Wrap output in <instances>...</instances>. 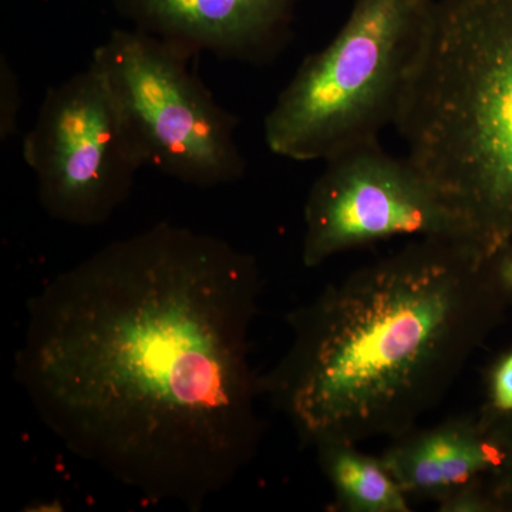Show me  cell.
Instances as JSON below:
<instances>
[{
	"mask_svg": "<svg viewBox=\"0 0 512 512\" xmlns=\"http://www.w3.org/2000/svg\"><path fill=\"white\" fill-rule=\"evenodd\" d=\"M261 291L254 255L160 222L30 299L16 382L73 456L148 503L198 511L261 443Z\"/></svg>",
	"mask_w": 512,
	"mask_h": 512,
	"instance_id": "6da1fadb",
	"label": "cell"
},
{
	"mask_svg": "<svg viewBox=\"0 0 512 512\" xmlns=\"http://www.w3.org/2000/svg\"><path fill=\"white\" fill-rule=\"evenodd\" d=\"M484 261L468 242L413 239L289 312L262 386L303 446L394 440L443 402L497 302Z\"/></svg>",
	"mask_w": 512,
	"mask_h": 512,
	"instance_id": "7a4b0ae2",
	"label": "cell"
},
{
	"mask_svg": "<svg viewBox=\"0 0 512 512\" xmlns=\"http://www.w3.org/2000/svg\"><path fill=\"white\" fill-rule=\"evenodd\" d=\"M394 127L488 258L512 234V0L434 2Z\"/></svg>",
	"mask_w": 512,
	"mask_h": 512,
	"instance_id": "3957f363",
	"label": "cell"
},
{
	"mask_svg": "<svg viewBox=\"0 0 512 512\" xmlns=\"http://www.w3.org/2000/svg\"><path fill=\"white\" fill-rule=\"evenodd\" d=\"M436 0H353L329 45L301 63L265 117L276 156L328 161L396 124Z\"/></svg>",
	"mask_w": 512,
	"mask_h": 512,
	"instance_id": "277c9868",
	"label": "cell"
},
{
	"mask_svg": "<svg viewBox=\"0 0 512 512\" xmlns=\"http://www.w3.org/2000/svg\"><path fill=\"white\" fill-rule=\"evenodd\" d=\"M192 57L130 28L113 30L90 64L109 86L144 167L191 187L235 183L247 173L237 116L192 72Z\"/></svg>",
	"mask_w": 512,
	"mask_h": 512,
	"instance_id": "5b68a950",
	"label": "cell"
},
{
	"mask_svg": "<svg viewBox=\"0 0 512 512\" xmlns=\"http://www.w3.org/2000/svg\"><path fill=\"white\" fill-rule=\"evenodd\" d=\"M23 157L43 210L74 227L106 224L144 167L109 86L92 64L47 90L23 140Z\"/></svg>",
	"mask_w": 512,
	"mask_h": 512,
	"instance_id": "8992f818",
	"label": "cell"
},
{
	"mask_svg": "<svg viewBox=\"0 0 512 512\" xmlns=\"http://www.w3.org/2000/svg\"><path fill=\"white\" fill-rule=\"evenodd\" d=\"M325 163L303 208L306 268L400 237L468 242L481 252L467 215L409 158L390 156L377 141Z\"/></svg>",
	"mask_w": 512,
	"mask_h": 512,
	"instance_id": "52a82bcc",
	"label": "cell"
},
{
	"mask_svg": "<svg viewBox=\"0 0 512 512\" xmlns=\"http://www.w3.org/2000/svg\"><path fill=\"white\" fill-rule=\"evenodd\" d=\"M131 28L191 55L262 66L291 43L296 0H107Z\"/></svg>",
	"mask_w": 512,
	"mask_h": 512,
	"instance_id": "ba28073f",
	"label": "cell"
},
{
	"mask_svg": "<svg viewBox=\"0 0 512 512\" xmlns=\"http://www.w3.org/2000/svg\"><path fill=\"white\" fill-rule=\"evenodd\" d=\"M380 460L407 497L439 501L507 470L510 454L480 417H451L392 440Z\"/></svg>",
	"mask_w": 512,
	"mask_h": 512,
	"instance_id": "9c48e42d",
	"label": "cell"
},
{
	"mask_svg": "<svg viewBox=\"0 0 512 512\" xmlns=\"http://www.w3.org/2000/svg\"><path fill=\"white\" fill-rule=\"evenodd\" d=\"M346 440L313 444L323 476L333 491V507L345 512H410V498L390 476L379 456Z\"/></svg>",
	"mask_w": 512,
	"mask_h": 512,
	"instance_id": "30bf717a",
	"label": "cell"
},
{
	"mask_svg": "<svg viewBox=\"0 0 512 512\" xmlns=\"http://www.w3.org/2000/svg\"><path fill=\"white\" fill-rule=\"evenodd\" d=\"M488 402L480 419L484 423L512 416V352L501 357L490 373Z\"/></svg>",
	"mask_w": 512,
	"mask_h": 512,
	"instance_id": "8fae6325",
	"label": "cell"
},
{
	"mask_svg": "<svg viewBox=\"0 0 512 512\" xmlns=\"http://www.w3.org/2000/svg\"><path fill=\"white\" fill-rule=\"evenodd\" d=\"M22 93L18 74L10 64L8 57L0 59V138L9 141L18 128Z\"/></svg>",
	"mask_w": 512,
	"mask_h": 512,
	"instance_id": "7c38bea8",
	"label": "cell"
},
{
	"mask_svg": "<svg viewBox=\"0 0 512 512\" xmlns=\"http://www.w3.org/2000/svg\"><path fill=\"white\" fill-rule=\"evenodd\" d=\"M485 271L498 295L512 296V234L497 251L485 258Z\"/></svg>",
	"mask_w": 512,
	"mask_h": 512,
	"instance_id": "4fadbf2b",
	"label": "cell"
},
{
	"mask_svg": "<svg viewBox=\"0 0 512 512\" xmlns=\"http://www.w3.org/2000/svg\"><path fill=\"white\" fill-rule=\"evenodd\" d=\"M495 477H497V481L488 490L494 504L497 505V501L512 500V470H504L503 473Z\"/></svg>",
	"mask_w": 512,
	"mask_h": 512,
	"instance_id": "5bb4252c",
	"label": "cell"
},
{
	"mask_svg": "<svg viewBox=\"0 0 512 512\" xmlns=\"http://www.w3.org/2000/svg\"><path fill=\"white\" fill-rule=\"evenodd\" d=\"M494 421H505V426L512 427V416L503 417V419H498V420H494ZM494 421H491V423H494ZM487 424H490V423H487ZM503 447H504V450L507 451L508 454H510V457H511V460H512V456H511L512 437H511V439H508V440L504 441Z\"/></svg>",
	"mask_w": 512,
	"mask_h": 512,
	"instance_id": "9a60e30c",
	"label": "cell"
}]
</instances>
